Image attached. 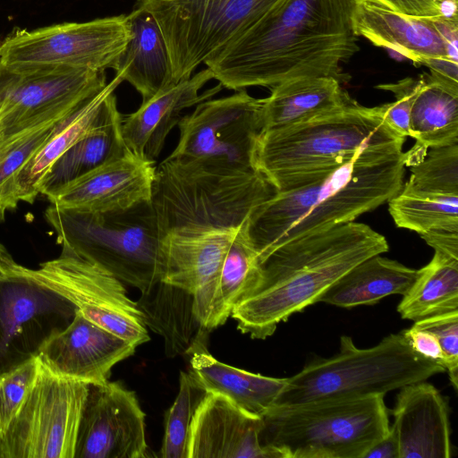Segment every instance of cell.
<instances>
[{
	"mask_svg": "<svg viewBox=\"0 0 458 458\" xmlns=\"http://www.w3.org/2000/svg\"><path fill=\"white\" fill-rule=\"evenodd\" d=\"M191 350V372L208 393L221 394L243 411L263 416L276 403L287 378L266 377L216 360L203 346Z\"/></svg>",
	"mask_w": 458,
	"mask_h": 458,
	"instance_id": "obj_25",
	"label": "cell"
},
{
	"mask_svg": "<svg viewBox=\"0 0 458 458\" xmlns=\"http://www.w3.org/2000/svg\"><path fill=\"white\" fill-rule=\"evenodd\" d=\"M122 81L115 75L101 90L89 98L25 165L15 182V199L18 203L23 201L32 204L39 194L40 182L54 163L89 132L121 114L114 90Z\"/></svg>",
	"mask_w": 458,
	"mask_h": 458,
	"instance_id": "obj_22",
	"label": "cell"
},
{
	"mask_svg": "<svg viewBox=\"0 0 458 458\" xmlns=\"http://www.w3.org/2000/svg\"><path fill=\"white\" fill-rule=\"evenodd\" d=\"M261 444L280 458H363L390 430L384 395L273 406Z\"/></svg>",
	"mask_w": 458,
	"mask_h": 458,
	"instance_id": "obj_8",
	"label": "cell"
},
{
	"mask_svg": "<svg viewBox=\"0 0 458 458\" xmlns=\"http://www.w3.org/2000/svg\"><path fill=\"white\" fill-rule=\"evenodd\" d=\"M262 427V417L208 392L192 420L189 458H280L261 444Z\"/></svg>",
	"mask_w": 458,
	"mask_h": 458,
	"instance_id": "obj_19",
	"label": "cell"
},
{
	"mask_svg": "<svg viewBox=\"0 0 458 458\" xmlns=\"http://www.w3.org/2000/svg\"><path fill=\"white\" fill-rule=\"evenodd\" d=\"M352 21L356 36L458 82V20L415 18L378 3L359 1Z\"/></svg>",
	"mask_w": 458,
	"mask_h": 458,
	"instance_id": "obj_14",
	"label": "cell"
},
{
	"mask_svg": "<svg viewBox=\"0 0 458 458\" xmlns=\"http://www.w3.org/2000/svg\"><path fill=\"white\" fill-rule=\"evenodd\" d=\"M443 372V366L416 353L401 332L366 349L342 335L336 354L314 359L287 378L276 405L385 395Z\"/></svg>",
	"mask_w": 458,
	"mask_h": 458,
	"instance_id": "obj_7",
	"label": "cell"
},
{
	"mask_svg": "<svg viewBox=\"0 0 458 458\" xmlns=\"http://www.w3.org/2000/svg\"><path fill=\"white\" fill-rule=\"evenodd\" d=\"M332 77H306L280 83L264 98L263 131L287 127L354 101Z\"/></svg>",
	"mask_w": 458,
	"mask_h": 458,
	"instance_id": "obj_26",
	"label": "cell"
},
{
	"mask_svg": "<svg viewBox=\"0 0 458 458\" xmlns=\"http://www.w3.org/2000/svg\"><path fill=\"white\" fill-rule=\"evenodd\" d=\"M259 270V256L242 234L240 227L225 254L201 322L204 329H214L225 323L234 307L254 286Z\"/></svg>",
	"mask_w": 458,
	"mask_h": 458,
	"instance_id": "obj_29",
	"label": "cell"
},
{
	"mask_svg": "<svg viewBox=\"0 0 458 458\" xmlns=\"http://www.w3.org/2000/svg\"><path fill=\"white\" fill-rule=\"evenodd\" d=\"M131 36L127 15L14 29L0 43V62L20 74L114 69Z\"/></svg>",
	"mask_w": 458,
	"mask_h": 458,
	"instance_id": "obj_9",
	"label": "cell"
},
{
	"mask_svg": "<svg viewBox=\"0 0 458 458\" xmlns=\"http://www.w3.org/2000/svg\"><path fill=\"white\" fill-rule=\"evenodd\" d=\"M89 386L55 375L38 360L23 403L0 438V458H74Z\"/></svg>",
	"mask_w": 458,
	"mask_h": 458,
	"instance_id": "obj_12",
	"label": "cell"
},
{
	"mask_svg": "<svg viewBox=\"0 0 458 458\" xmlns=\"http://www.w3.org/2000/svg\"><path fill=\"white\" fill-rule=\"evenodd\" d=\"M363 458H399L397 439L391 427L389 432L374 444Z\"/></svg>",
	"mask_w": 458,
	"mask_h": 458,
	"instance_id": "obj_41",
	"label": "cell"
},
{
	"mask_svg": "<svg viewBox=\"0 0 458 458\" xmlns=\"http://www.w3.org/2000/svg\"><path fill=\"white\" fill-rule=\"evenodd\" d=\"M420 235L435 251L458 259V231L437 229Z\"/></svg>",
	"mask_w": 458,
	"mask_h": 458,
	"instance_id": "obj_40",
	"label": "cell"
},
{
	"mask_svg": "<svg viewBox=\"0 0 458 458\" xmlns=\"http://www.w3.org/2000/svg\"><path fill=\"white\" fill-rule=\"evenodd\" d=\"M414 146L404 152L405 166L431 147L458 142V82L430 73L420 77L410 122Z\"/></svg>",
	"mask_w": 458,
	"mask_h": 458,
	"instance_id": "obj_24",
	"label": "cell"
},
{
	"mask_svg": "<svg viewBox=\"0 0 458 458\" xmlns=\"http://www.w3.org/2000/svg\"><path fill=\"white\" fill-rule=\"evenodd\" d=\"M415 327L431 332L438 340L445 358L450 381L458 386V310L414 321Z\"/></svg>",
	"mask_w": 458,
	"mask_h": 458,
	"instance_id": "obj_37",
	"label": "cell"
},
{
	"mask_svg": "<svg viewBox=\"0 0 458 458\" xmlns=\"http://www.w3.org/2000/svg\"><path fill=\"white\" fill-rule=\"evenodd\" d=\"M418 274L419 269L374 255L345 273L318 301L345 309L372 305L389 295H404Z\"/></svg>",
	"mask_w": 458,
	"mask_h": 458,
	"instance_id": "obj_27",
	"label": "cell"
},
{
	"mask_svg": "<svg viewBox=\"0 0 458 458\" xmlns=\"http://www.w3.org/2000/svg\"><path fill=\"white\" fill-rule=\"evenodd\" d=\"M354 5L355 0H279L204 64L223 87L236 91L306 77L345 82L342 65L360 50Z\"/></svg>",
	"mask_w": 458,
	"mask_h": 458,
	"instance_id": "obj_1",
	"label": "cell"
},
{
	"mask_svg": "<svg viewBox=\"0 0 458 458\" xmlns=\"http://www.w3.org/2000/svg\"><path fill=\"white\" fill-rule=\"evenodd\" d=\"M408 167L411 175L403 187L425 193L458 195V142L428 148Z\"/></svg>",
	"mask_w": 458,
	"mask_h": 458,
	"instance_id": "obj_34",
	"label": "cell"
},
{
	"mask_svg": "<svg viewBox=\"0 0 458 458\" xmlns=\"http://www.w3.org/2000/svg\"><path fill=\"white\" fill-rule=\"evenodd\" d=\"M0 281L4 284L0 288V347L4 351L26 324L50 312L59 296L30 282Z\"/></svg>",
	"mask_w": 458,
	"mask_h": 458,
	"instance_id": "obj_32",
	"label": "cell"
},
{
	"mask_svg": "<svg viewBox=\"0 0 458 458\" xmlns=\"http://www.w3.org/2000/svg\"><path fill=\"white\" fill-rule=\"evenodd\" d=\"M388 250L384 235L354 221L288 241L260 260L257 282L231 317L242 334L266 339L354 266Z\"/></svg>",
	"mask_w": 458,
	"mask_h": 458,
	"instance_id": "obj_2",
	"label": "cell"
},
{
	"mask_svg": "<svg viewBox=\"0 0 458 458\" xmlns=\"http://www.w3.org/2000/svg\"><path fill=\"white\" fill-rule=\"evenodd\" d=\"M279 0H138L157 21L175 84L255 24Z\"/></svg>",
	"mask_w": 458,
	"mask_h": 458,
	"instance_id": "obj_10",
	"label": "cell"
},
{
	"mask_svg": "<svg viewBox=\"0 0 458 458\" xmlns=\"http://www.w3.org/2000/svg\"><path fill=\"white\" fill-rule=\"evenodd\" d=\"M404 139L387 125L378 106L354 100L302 123L262 131L255 168L276 191H284L315 181L360 154L403 151Z\"/></svg>",
	"mask_w": 458,
	"mask_h": 458,
	"instance_id": "obj_4",
	"label": "cell"
},
{
	"mask_svg": "<svg viewBox=\"0 0 458 458\" xmlns=\"http://www.w3.org/2000/svg\"><path fill=\"white\" fill-rule=\"evenodd\" d=\"M122 114L103 124L68 148L51 166L38 187L46 194L123 155L126 148L121 133Z\"/></svg>",
	"mask_w": 458,
	"mask_h": 458,
	"instance_id": "obj_30",
	"label": "cell"
},
{
	"mask_svg": "<svg viewBox=\"0 0 458 458\" xmlns=\"http://www.w3.org/2000/svg\"><path fill=\"white\" fill-rule=\"evenodd\" d=\"M419 85L420 78H405L394 83L380 84L376 87L394 94V101L377 106L387 125L404 138L411 136V112Z\"/></svg>",
	"mask_w": 458,
	"mask_h": 458,
	"instance_id": "obj_36",
	"label": "cell"
},
{
	"mask_svg": "<svg viewBox=\"0 0 458 458\" xmlns=\"http://www.w3.org/2000/svg\"><path fill=\"white\" fill-rule=\"evenodd\" d=\"M127 16L131 36L114 70L140 93L144 102L175 82L165 41L155 18L139 4Z\"/></svg>",
	"mask_w": 458,
	"mask_h": 458,
	"instance_id": "obj_23",
	"label": "cell"
},
{
	"mask_svg": "<svg viewBox=\"0 0 458 458\" xmlns=\"http://www.w3.org/2000/svg\"><path fill=\"white\" fill-rule=\"evenodd\" d=\"M136 347L74 310L70 324L47 336L36 355L55 375L92 385L106 382L113 367L132 355Z\"/></svg>",
	"mask_w": 458,
	"mask_h": 458,
	"instance_id": "obj_16",
	"label": "cell"
},
{
	"mask_svg": "<svg viewBox=\"0 0 458 458\" xmlns=\"http://www.w3.org/2000/svg\"><path fill=\"white\" fill-rule=\"evenodd\" d=\"M146 414L120 382L92 384L82 411L74 458H147Z\"/></svg>",
	"mask_w": 458,
	"mask_h": 458,
	"instance_id": "obj_15",
	"label": "cell"
},
{
	"mask_svg": "<svg viewBox=\"0 0 458 458\" xmlns=\"http://www.w3.org/2000/svg\"><path fill=\"white\" fill-rule=\"evenodd\" d=\"M458 310V259L435 251L397 306L402 318L417 321Z\"/></svg>",
	"mask_w": 458,
	"mask_h": 458,
	"instance_id": "obj_28",
	"label": "cell"
},
{
	"mask_svg": "<svg viewBox=\"0 0 458 458\" xmlns=\"http://www.w3.org/2000/svg\"><path fill=\"white\" fill-rule=\"evenodd\" d=\"M58 242L142 293L161 281L163 233L151 200L109 212H78L53 205L45 213Z\"/></svg>",
	"mask_w": 458,
	"mask_h": 458,
	"instance_id": "obj_6",
	"label": "cell"
},
{
	"mask_svg": "<svg viewBox=\"0 0 458 458\" xmlns=\"http://www.w3.org/2000/svg\"><path fill=\"white\" fill-rule=\"evenodd\" d=\"M276 192L258 170L168 157L156 167L150 200L165 235L173 230L239 228Z\"/></svg>",
	"mask_w": 458,
	"mask_h": 458,
	"instance_id": "obj_5",
	"label": "cell"
},
{
	"mask_svg": "<svg viewBox=\"0 0 458 458\" xmlns=\"http://www.w3.org/2000/svg\"><path fill=\"white\" fill-rule=\"evenodd\" d=\"M235 229L173 230L162 239L161 283L192 296V313L201 326Z\"/></svg>",
	"mask_w": 458,
	"mask_h": 458,
	"instance_id": "obj_18",
	"label": "cell"
},
{
	"mask_svg": "<svg viewBox=\"0 0 458 458\" xmlns=\"http://www.w3.org/2000/svg\"><path fill=\"white\" fill-rule=\"evenodd\" d=\"M156 166L127 149L46 194L51 205L78 212H109L150 200Z\"/></svg>",
	"mask_w": 458,
	"mask_h": 458,
	"instance_id": "obj_17",
	"label": "cell"
},
{
	"mask_svg": "<svg viewBox=\"0 0 458 458\" xmlns=\"http://www.w3.org/2000/svg\"><path fill=\"white\" fill-rule=\"evenodd\" d=\"M411 348L419 355L445 369V358L437 338L429 331L412 325L401 332Z\"/></svg>",
	"mask_w": 458,
	"mask_h": 458,
	"instance_id": "obj_39",
	"label": "cell"
},
{
	"mask_svg": "<svg viewBox=\"0 0 458 458\" xmlns=\"http://www.w3.org/2000/svg\"><path fill=\"white\" fill-rule=\"evenodd\" d=\"M15 265L16 262L10 253L4 246L0 243V280L7 279Z\"/></svg>",
	"mask_w": 458,
	"mask_h": 458,
	"instance_id": "obj_42",
	"label": "cell"
},
{
	"mask_svg": "<svg viewBox=\"0 0 458 458\" xmlns=\"http://www.w3.org/2000/svg\"><path fill=\"white\" fill-rule=\"evenodd\" d=\"M207 394L191 371L180 373L179 391L165 416L162 458H189L192 420Z\"/></svg>",
	"mask_w": 458,
	"mask_h": 458,
	"instance_id": "obj_33",
	"label": "cell"
},
{
	"mask_svg": "<svg viewBox=\"0 0 458 458\" xmlns=\"http://www.w3.org/2000/svg\"><path fill=\"white\" fill-rule=\"evenodd\" d=\"M7 279L30 282L52 292L85 318L136 346L149 340L144 314L128 297L122 282L65 246L57 258L36 269L16 263Z\"/></svg>",
	"mask_w": 458,
	"mask_h": 458,
	"instance_id": "obj_11",
	"label": "cell"
},
{
	"mask_svg": "<svg viewBox=\"0 0 458 458\" xmlns=\"http://www.w3.org/2000/svg\"><path fill=\"white\" fill-rule=\"evenodd\" d=\"M212 79V72L206 68L142 102L135 112L122 115L121 133L126 148L155 164L167 135L182 117V112L211 98L222 89L219 83L199 93Z\"/></svg>",
	"mask_w": 458,
	"mask_h": 458,
	"instance_id": "obj_20",
	"label": "cell"
},
{
	"mask_svg": "<svg viewBox=\"0 0 458 458\" xmlns=\"http://www.w3.org/2000/svg\"><path fill=\"white\" fill-rule=\"evenodd\" d=\"M404 152L360 154L324 176L276 191L256 206L241 233L260 260L277 246L354 221L403 187Z\"/></svg>",
	"mask_w": 458,
	"mask_h": 458,
	"instance_id": "obj_3",
	"label": "cell"
},
{
	"mask_svg": "<svg viewBox=\"0 0 458 458\" xmlns=\"http://www.w3.org/2000/svg\"><path fill=\"white\" fill-rule=\"evenodd\" d=\"M400 389L391 427L397 439L399 458H450L451 426L444 396L426 380Z\"/></svg>",
	"mask_w": 458,
	"mask_h": 458,
	"instance_id": "obj_21",
	"label": "cell"
},
{
	"mask_svg": "<svg viewBox=\"0 0 458 458\" xmlns=\"http://www.w3.org/2000/svg\"><path fill=\"white\" fill-rule=\"evenodd\" d=\"M38 370L36 353L0 374V438L19 412Z\"/></svg>",
	"mask_w": 458,
	"mask_h": 458,
	"instance_id": "obj_35",
	"label": "cell"
},
{
	"mask_svg": "<svg viewBox=\"0 0 458 458\" xmlns=\"http://www.w3.org/2000/svg\"><path fill=\"white\" fill-rule=\"evenodd\" d=\"M264 98L245 89L207 99L178 123L179 141L169 157L208 159L245 170L255 168V149L263 131Z\"/></svg>",
	"mask_w": 458,
	"mask_h": 458,
	"instance_id": "obj_13",
	"label": "cell"
},
{
	"mask_svg": "<svg viewBox=\"0 0 458 458\" xmlns=\"http://www.w3.org/2000/svg\"><path fill=\"white\" fill-rule=\"evenodd\" d=\"M387 202L397 227L419 234L437 229L458 231V195L425 193L403 186Z\"/></svg>",
	"mask_w": 458,
	"mask_h": 458,
	"instance_id": "obj_31",
	"label": "cell"
},
{
	"mask_svg": "<svg viewBox=\"0 0 458 458\" xmlns=\"http://www.w3.org/2000/svg\"><path fill=\"white\" fill-rule=\"evenodd\" d=\"M359 1L378 3L415 18L458 20L457 0H355Z\"/></svg>",
	"mask_w": 458,
	"mask_h": 458,
	"instance_id": "obj_38",
	"label": "cell"
}]
</instances>
